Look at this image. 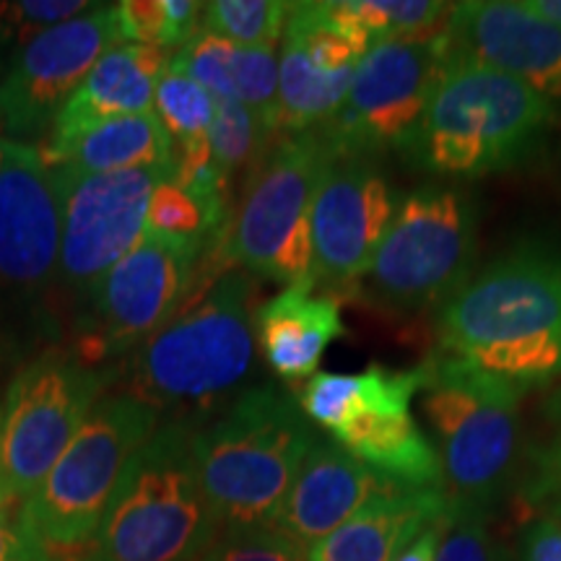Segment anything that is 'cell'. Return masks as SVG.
Segmentation results:
<instances>
[{"label":"cell","instance_id":"d6986e66","mask_svg":"<svg viewBox=\"0 0 561 561\" xmlns=\"http://www.w3.org/2000/svg\"><path fill=\"white\" fill-rule=\"evenodd\" d=\"M396 486L403 483L371 471L333 439H314L273 528L291 538L299 549L310 551L375 496Z\"/></svg>","mask_w":561,"mask_h":561},{"label":"cell","instance_id":"5b68a950","mask_svg":"<svg viewBox=\"0 0 561 561\" xmlns=\"http://www.w3.org/2000/svg\"><path fill=\"white\" fill-rule=\"evenodd\" d=\"M219 533L195 471L191 424L174 421L140 447L76 561H201Z\"/></svg>","mask_w":561,"mask_h":561},{"label":"cell","instance_id":"7a4b0ae2","mask_svg":"<svg viewBox=\"0 0 561 561\" xmlns=\"http://www.w3.org/2000/svg\"><path fill=\"white\" fill-rule=\"evenodd\" d=\"M553 121L557 107L541 94L447 45L430 102L401 157L432 178L479 180L528 161Z\"/></svg>","mask_w":561,"mask_h":561},{"label":"cell","instance_id":"8d00e7d4","mask_svg":"<svg viewBox=\"0 0 561 561\" xmlns=\"http://www.w3.org/2000/svg\"><path fill=\"white\" fill-rule=\"evenodd\" d=\"M0 561H42L5 517H0Z\"/></svg>","mask_w":561,"mask_h":561},{"label":"cell","instance_id":"f546056e","mask_svg":"<svg viewBox=\"0 0 561 561\" xmlns=\"http://www.w3.org/2000/svg\"><path fill=\"white\" fill-rule=\"evenodd\" d=\"M541 439L530 447L525 500L561 520V385L543 401Z\"/></svg>","mask_w":561,"mask_h":561},{"label":"cell","instance_id":"ffe728a7","mask_svg":"<svg viewBox=\"0 0 561 561\" xmlns=\"http://www.w3.org/2000/svg\"><path fill=\"white\" fill-rule=\"evenodd\" d=\"M170 50L161 47L133 42L112 47L62 104L45 149L66 146L68 140L107 121L153 112V91L161 76L170 70Z\"/></svg>","mask_w":561,"mask_h":561},{"label":"cell","instance_id":"3957f363","mask_svg":"<svg viewBox=\"0 0 561 561\" xmlns=\"http://www.w3.org/2000/svg\"><path fill=\"white\" fill-rule=\"evenodd\" d=\"M314 437L286 392L252 388L193 430V460L221 530L273 528Z\"/></svg>","mask_w":561,"mask_h":561},{"label":"cell","instance_id":"8fae6325","mask_svg":"<svg viewBox=\"0 0 561 561\" xmlns=\"http://www.w3.org/2000/svg\"><path fill=\"white\" fill-rule=\"evenodd\" d=\"M107 375L47 351L13 377L0 424V517L13 523L100 401Z\"/></svg>","mask_w":561,"mask_h":561},{"label":"cell","instance_id":"f35d334b","mask_svg":"<svg viewBox=\"0 0 561 561\" xmlns=\"http://www.w3.org/2000/svg\"><path fill=\"white\" fill-rule=\"evenodd\" d=\"M0 424H3V405H0Z\"/></svg>","mask_w":561,"mask_h":561},{"label":"cell","instance_id":"7402d4cb","mask_svg":"<svg viewBox=\"0 0 561 561\" xmlns=\"http://www.w3.org/2000/svg\"><path fill=\"white\" fill-rule=\"evenodd\" d=\"M450 496L445 489L396 486L375 496L307 551V561H396L426 525L445 515Z\"/></svg>","mask_w":561,"mask_h":561},{"label":"cell","instance_id":"7c38bea8","mask_svg":"<svg viewBox=\"0 0 561 561\" xmlns=\"http://www.w3.org/2000/svg\"><path fill=\"white\" fill-rule=\"evenodd\" d=\"M445 55V32L371 45L341 110L314 128L333 157L377 159L388 151L401 153L424 115Z\"/></svg>","mask_w":561,"mask_h":561},{"label":"cell","instance_id":"83f0119b","mask_svg":"<svg viewBox=\"0 0 561 561\" xmlns=\"http://www.w3.org/2000/svg\"><path fill=\"white\" fill-rule=\"evenodd\" d=\"M271 133L263 128L252 112L244 104L234 100H216V115L208 130V146L214 153L216 167H219L227 182L237 174L261 161L268 151Z\"/></svg>","mask_w":561,"mask_h":561},{"label":"cell","instance_id":"484cf974","mask_svg":"<svg viewBox=\"0 0 561 561\" xmlns=\"http://www.w3.org/2000/svg\"><path fill=\"white\" fill-rule=\"evenodd\" d=\"M291 9L286 0H214L203 5V32L240 47H276Z\"/></svg>","mask_w":561,"mask_h":561},{"label":"cell","instance_id":"4fadbf2b","mask_svg":"<svg viewBox=\"0 0 561 561\" xmlns=\"http://www.w3.org/2000/svg\"><path fill=\"white\" fill-rule=\"evenodd\" d=\"M210 252L201 244L159 240L144 231V240L89 291V346L94 359L140 346L198 297L208 278H219L208 265Z\"/></svg>","mask_w":561,"mask_h":561},{"label":"cell","instance_id":"ba28073f","mask_svg":"<svg viewBox=\"0 0 561 561\" xmlns=\"http://www.w3.org/2000/svg\"><path fill=\"white\" fill-rule=\"evenodd\" d=\"M333 153L318 130L276 136L210 252L214 273L242 268L284 286L312 284V203Z\"/></svg>","mask_w":561,"mask_h":561},{"label":"cell","instance_id":"d6a6232c","mask_svg":"<svg viewBox=\"0 0 561 561\" xmlns=\"http://www.w3.org/2000/svg\"><path fill=\"white\" fill-rule=\"evenodd\" d=\"M94 9L87 0H19L0 3V42L5 39H34L37 34L83 16Z\"/></svg>","mask_w":561,"mask_h":561},{"label":"cell","instance_id":"9c48e42d","mask_svg":"<svg viewBox=\"0 0 561 561\" xmlns=\"http://www.w3.org/2000/svg\"><path fill=\"white\" fill-rule=\"evenodd\" d=\"M424 382V364L413 369L369 364L356 375L318 371L299 390V409L385 479L413 489H445L439 455L411 413Z\"/></svg>","mask_w":561,"mask_h":561},{"label":"cell","instance_id":"836d02e7","mask_svg":"<svg viewBox=\"0 0 561 561\" xmlns=\"http://www.w3.org/2000/svg\"><path fill=\"white\" fill-rule=\"evenodd\" d=\"M115 11L125 42L170 50L164 0H125V3H115Z\"/></svg>","mask_w":561,"mask_h":561},{"label":"cell","instance_id":"44dd1931","mask_svg":"<svg viewBox=\"0 0 561 561\" xmlns=\"http://www.w3.org/2000/svg\"><path fill=\"white\" fill-rule=\"evenodd\" d=\"M312 284L286 286L255 310V343L268 367L284 380H310L318 375L328 346L346 339L341 301L331 294H314Z\"/></svg>","mask_w":561,"mask_h":561},{"label":"cell","instance_id":"8992f818","mask_svg":"<svg viewBox=\"0 0 561 561\" xmlns=\"http://www.w3.org/2000/svg\"><path fill=\"white\" fill-rule=\"evenodd\" d=\"M244 271L221 273L136 348L130 392L153 409H206L244 380L255 356L252 297Z\"/></svg>","mask_w":561,"mask_h":561},{"label":"cell","instance_id":"74e56055","mask_svg":"<svg viewBox=\"0 0 561 561\" xmlns=\"http://www.w3.org/2000/svg\"><path fill=\"white\" fill-rule=\"evenodd\" d=\"M525 5L538 16L549 19L551 24L561 26V0H523Z\"/></svg>","mask_w":561,"mask_h":561},{"label":"cell","instance_id":"2e32d148","mask_svg":"<svg viewBox=\"0 0 561 561\" xmlns=\"http://www.w3.org/2000/svg\"><path fill=\"white\" fill-rule=\"evenodd\" d=\"M398 198L369 157H333L312 203V278L325 289H351L367 276Z\"/></svg>","mask_w":561,"mask_h":561},{"label":"cell","instance_id":"e575fe53","mask_svg":"<svg viewBox=\"0 0 561 561\" xmlns=\"http://www.w3.org/2000/svg\"><path fill=\"white\" fill-rule=\"evenodd\" d=\"M520 561H561V520L538 515L520 536Z\"/></svg>","mask_w":561,"mask_h":561},{"label":"cell","instance_id":"4316f807","mask_svg":"<svg viewBox=\"0 0 561 561\" xmlns=\"http://www.w3.org/2000/svg\"><path fill=\"white\" fill-rule=\"evenodd\" d=\"M153 115L180 149L208 138L216 115V96L191 76L167 70L153 91Z\"/></svg>","mask_w":561,"mask_h":561},{"label":"cell","instance_id":"9a60e30c","mask_svg":"<svg viewBox=\"0 0 561 561\" xmlns=\"http://www.w3.org/2000/svg\"><path fill=\"white\" fill-rule=\"evenodd\" d=\"M178 167H140L110 174H73L55 170L66 185L62 210L60 276L79 291L123 261L144 240L151 195Z\"/></svg>","mask_w":561,"mask_h":561},{"label":"cell","instance_id":"52a82bcc","mask_svg":"<svg viewBox=\"0 0 561 561\" xmlns=\"http://www.w3.org/2000/svg\"><path fill=\"white\" fill-rule=\"evenodd\" d=\"M419 392L430 421L442 481L453 502L486 515L515 479L520 455V403L528 388L434 351Z\"/></svg>","mask_w":561,"mask_h":561},{"label":"cell","instance_id":"4dcf8cb0","mask_svg":"<svg viewBox=\"0 0 561 561\" xmlns=\"http://www.w3.org/2000/svg\"><path fill=\"white\" fill-rule=\"evenodd\" d=\"M437 561H510L486 528V515L450 500Z\"/></svg>","mask_w":561,"mask_h":561},{"label":"cell","instance_id":"e0dca14e","mask_svg":"<svg viewBox=\"0 0 561 561\" xmlns=\"http://www.w3.org/2000/svg\"><path fill=\"white\" fill-rule=\"evenodd\" d=\"M66 185L32 146L0 136V280L42 286L60 257Z\"/></svg>","mask_w":561,"mask_h":561},{"label":"cell","instance_id":"5bb4252c","mask_svg":"<svg viewBox=\"0 0 561 561\" xmlns=\"http://www.w3.org/2000/svg\"><path fill=\"white\" fill-rule=\"evenodd\" d=\"M125 45L115 3L100 5L37 34L13 55L0 76V128L37 136L81 87L96 60Z\"/></svg>","mask_w":561,"mask_h":561},{"label":"cell","instance_id":"d4e9b609","mask_svg":"<svg viewBox=\"0 0 561 561\" xmlns=\"http://www.w3.org/2000/svg\"><path fill=\"white\" fill-rule=\"evenodd\" d=\"M333 19L359 32L371 45L388 39H419L442 32L453 3L434 0H325Z\"/></svg>","mask_w":561,"mask_h":561},{"label":"cell","instance_id":"f1b7e54d","mask_svg":"<svg viewBox=\"0 0 561 561\" xmlns=\"http://www.w3.org/2000/svg\"><path fill=\"white\" fill-rule=\"evenodd\" d=\"M231 100L248 107L276 138L278 115V53L276 47L237 45L229 70Z\"/></svg>","mask_w":561,"mask_h":561},{"label":"cell","instance_id":"d590c367","mask_svg":"<svg viewBox=\"0 0 561 561\" xmlns=\"http://www.w3.org/2000/svg\"><path fill=\"white\" fill-rule=\"evenodd\" d=\"M450 507V504H447ZM445 520H447V510L439 520H434L432 525H426L424 530L419 533L413 541L405 546V549L398 553L396 561H437V551H439V541H442V530H445Z\"/></svg>","mask_w":561,"mask_h":561},{"label":"cell","instance_id":"ac0fdd59","mask_svg":"<svg viewBox=\"0 0 561 561\" xmlns=\"http://www.w3.org/2000/svg\"><path fill=\"white\" fill-rule=\"evenodd\" d=\"M453 53L502 70L553 107L561 104V26L515 0L453 3L445 21Z\"/></svg>","mask_w":561,"mask_h":561},{"label":"cell","instance_id":"277c9868","mask_svg":"<svg viewBox=\"0 0 561 561\" xmlns=\"http://www.w3.org/2000/svg\"><path fill=\"white\" fill-rule=\"evenodd\" d=\"M157 421L159 411L133 392L96 401L68 450L13 520L42 561L81 557L133 458L157 432Z\"/></svg>","mask_w":561,"mask_h":561},{"label":"cell","instance_id":"30bf717a","mask_svg":"<svg viewBox=\"0 0 561 561\" xmlns=\"http://www.w3.org/2000/svg\"><path fill=\"white\" fill-rule=\"evenodd\" d=\"M479 214L471 193L455 185L413 187L375 252L364 289L377 305L396 312L442 307L471 278Z\"/></svg>","mask_w":561,"mask_h":561},{"label":"cell","instance_id":"1f68e13d","mask_svg":"<svg viewBox=\"0 0 561 561\" xmlns=\"http://www.w3.org/2000/svg\"><path fill=\"white\" fill-rule=\"evenodd\" d=\"M201 561H307V551L276 528L221 530Z\"/></svg>","mask_w":561,"mask_h":561},{"label":"cell","instance_id":"603a6c76","mask_svg":"<svg viewBox=\"0 0 561 561\" xmlns=\"http://www.w3.org/2000/svg\"><path fill=\"white\" fill-rule=\"evenodd\" d=\"M42 159L53 170L73 178L110 174L140 167H178L172 138L153 112L107 121L58 149H42Z\"/></svg>","mask_w":561,"mask_h":561},{"label":"cell","instance_id":"6da1fadb","mask_svg":"<svg viewBox=\"0 0 561 561\" xmlns=\"http://www.w3.org/2000/svg\"><path fill=\"white\" fill-rule=\"evenodd\" d=\"M439 348L489 375L538 388L561 375V252L520 244L439 307Z\"/></svg>","mask_w":561,"mask_h":561},{"label":"cell","instance_id":"cb8c5ba5","mask_svg":"<svg viewBox=\"0 0 561 561\" xmlns=\"http://www.w3.org/2000/svg\"><path fill=\"white\" fill-rule=\"evenodd\" d=\"M229 214V201L208 198L170 178L151 195L146 234L214 250L227 229Z\"/></svg>","mask_w":561,"mask_h":561}]
</instances>
